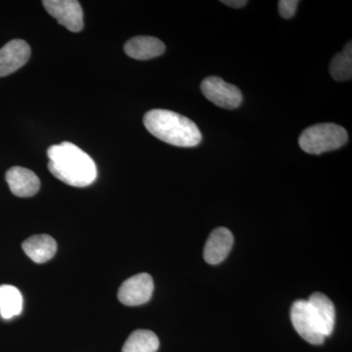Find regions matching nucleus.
I'll list each match as a JSON object with an SVG mask.
<instances>
[{
    "label": "nucleus",
    "mask_w": 352,
    "mask_h": 352,
    "mask_svg": "<svg viewBox=\"0 0 352 352\" xmlns=\"http://www.w3.org/2000/svg\"><path fill=\"white\" fill-rule=\"evenodd\" d=\"M48 170L69 186L87 187L96 180L94 159L73 143L53 145L47 150Z\"/></svg>",
    "instance_id": "1"
},
{
    "label": "nucleus",
    "mask_w": 352,
    "mask_h": 352,
    "mask_svg": "<svg viewBox=\"0 0 352 352\" xmlns=\"http://www.w3.org/2000/svg\"><path fill=\"white\" fill-rule=\"evenodd\" d=\"M143 122L152 135L168 144L191 148L201 143V133L195 122L173 111H149L145 113Z\"/></svg>",
    "instance_id": "2"
},
{
    "label": "nucleus",
    "mask_w": 352,
    "mask_h": 352,
    "mask_svg": "<svg viewBox=\"0 0 352 352\" xmlns=\"http://www.w3.org/2000/svg\"><path fill=\"white\" fill-rule=\"evenodd\" d=\"M347 140L349 135L344 127L326 122L305 129L300 134L298 144L308 154L320 155L340 149Z\"/></svg>",
    "instance_id": "3"
},
{
    "label": "nucleus",
    "mask_w": 352,
    "mask_h": 352,
    "mask_svg": "<svg viewBox=\"0 0 352 352\" xmlns=\"http://www.w3.org/2000/svg\"><path fill=\"white\" fill-rule=\"evenodd\" d=\"M201 90L208 100L227 110L237 109L243 101L242 92L239 88L224 82L219 76H208L204 80Z\"/></svg>",
    "instance_id": "4"
},
{
    "label": "nucleus",
    "mask_w": 352,
    "mask_h": 352,
    "mask_svg": "<svg viewBox=\"0 0 352 352\" xmlns=\"http://www.w3.org/2000/svg\"><path fill=\"white\" fill-rule=\"evenodd\" d=\"M154 281L151 275L140 273L126 279L118 292V298L127 307H138L151 300Z\"/></svg>",
    "instance_id": "5"
},
{
    "label": "nucleus",
    "mask_w": 352,
    "mask_h": 352,
    "mask_svg": "<svg viewBox=\"0 0 352 352\" xmlns=\"http://www.w3.org/2000/svg\"><path fill=\"white\" fill-rule=\"evenodd\" d=\"M43 4L47 13L69 31L78 32L83 29V12L80 2L76 0H44Z\"/></svg>",
    "instance_id": "6"
},
{
    "label": "nucleus",
    "mask_w": 352,
    "mask_h": 352,
    "mask_svg": "<svg viewBox=\"0 0 352 352\" xmlns=\"http://www.w3.org/2000/svg\"><path fill=\"white\" fill-rule=\"evenodd\" d=\"M291 320L298 335L309 344H322L326 338L315 321L314 315L308 307L307 300H296L291 308Z\"/></svg>",
    "instance_id": "7"
},
{
    "label": "nucleus",
    "mask_w": 352,
    "mask_h": 352,
    "mask_svg": "<svg viewBox=\"0 0 352 352\" xmlns=\"http://www.w3.org/2000/svg\"><path fill=\"white\" fill-rule=\"evenodd\" d=\"M31 58V47L22 39H14L0 50V78L22 68Z\"/></svg>",
    "instance_id": "8"
},
{
    "label": "nucleus",
    "mask_w": 352,
    "mask_h": 352,
    "mask_svg": "<svg viewBox=\"0 0 352 352\" xmlns=\"http://www.w3.org/2000/svg\"><path fill=\"white\" fill-rule=\"evenodd\" d=\"M6 178L11 192L21 198L34 196L41 189L38 175L22 166H13L7 170Z\"/></svg>",
    "instance_id": "9"
},
{
    "label": "nucleus",
    "mask_w": 352,
    "mask_h": 352,
    "mask_svg": "<svg viewBox=\"0 0 352 352\" xmlns=\"http://www.w3.org/2000/svg\"><path fill=\"white\" fill-rule=\"evenodd\" d=\"M233 234L226 227H219L210 234L204 249V258L208 264L221 263L232 250Z\"/></svg>",
    "instance_id": "10"
},
{
    "label": "nucleus",
    "mask_w": 352,
    "mask_h": 352,
    "mask_svg": "<svg viewBox=\"0 0 352 352\" xmlns=\"http://www.w3.org/2000/svg\"><path fill=\"white\" fill-rule=\"evenodd\" d=\"M307 303L322 335L325 338L331 336L335 327L336 319V310L332 300L324 294L314 293L310 296Z\"/></svg>",
    "instance_id": "11"
},
{
    "label": "nucleus",
    "mask_w": 352,
    "mask_h": 352,
    "mask_svg": "<svg viewBox=\"0 0 352 352\" xmlns=\"http://www.w3.org/2000/svg\"><path fill=\"white\" fill-rule=\"evenodd\" d=\"M166 45L163 41L153 36H135L124 45L127 56L135 60H150L163 55Z\"/></svg>",
    "instance_id": "12"
},
{
    "label": "nucleus",
    "mask_w": 352,
    "mask_h": 352,
    "mask_svg": "<svg viewBox=\"0 0 352 352\" xmlns=\"http://www.w3.org/2000/svg\"><path fill=\"white\" fill-rule=\"evenodd\" d=\"M23 250L28 256L36 263L50 261L57 252L56 241L47 234L34 235L23 243Z\"/></svg>",
    "instance_id": "13"
},
{
    "label": "nucleus",
    "mask_w": 352,
    "mask_h": 352,
    "mask_svg": "<svg viewBox=\"0 0 352 352\" xmlns=\"http://www.w3.org/2000/svg\"><path fill=\"white\" fill-rule=\"evenodd\" d=\"M23 296L19 289L11 285L0 286V315L3 319H11L21 314Z\"/></svg>",
    "instance_id": "14"
},
{
    "label": "nucleus",
    "mask_w": 352,
    "mask_h": 352,
    "mask_svg": "<svg viewBox=\"0 0 352 352\" xmlns=\"http://www.w3.org/2000/svg\"><path fill=\"white\" fill-rule=\"evenodd\" d=\"M159 346L156 333L149 330H138L124 342L122 352H157Z\"/></svg>",
    "instance_id": "15"
},
{
    "label": "nucleus",
    "mask_w": 352,
    "mask_h": 352,
    "mask_svg": "<svg viewBox=\"0 0 352 352\" xmlns=\"http://www.w3.org/2000/svg\"><path fill=\"white\" fill-rule=\"evenodd\" d=\"M330 74L337 82H344L352 78V44L347 43L344 50L333 58Z\"/></svg>",
    "instance_id": "16"
},
{
    "label": "nucleus",
    "mask_w": 352,
    "mask_h": 352,
    "mask_svg": "<svg viewBox=\"0 0 352 352\" xmlns=\"http://www.w3.org/2000/svg\"><path fill=\"white\" fill-rule=\"evenodd\" d=\"M300 1L298 0H280L278 2V10L284 19H291L295 16Z\"/></svg>",
    "instance_id": "17"
},
{
    "label": "nucleus",
    "mask_w": 352,
    "mask_h": 352,
    "mask_svg": "<svg viewBox=\"0 0 352 352\" xmlns=\"http://www.w3.org/2000/svg\"><path fill=\"white\" fill-rule=\"evenodd\" d=\"M221 3L238 9L247 6L248 1H245V0H222Z\"/></svg>",
    "instance_id": "18"
}]
</instances>
